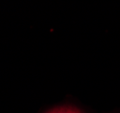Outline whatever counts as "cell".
<instances>
[{
	"mask_svg": "<svg viewBox=\"0 0 120 113\" xmlns=\"http://www.w3.org/2000/svg\"><path fill=\"white\" fill-rule=\"evenodd\" d=\"M47 113H83L81 110L74 107H61L52 109Z\"/></svg>",
	"mask_w": 120,
	"mask_h": 113,
	"instance_id": "6da1fadb",
	"label": "cell"
}]
</instances>
